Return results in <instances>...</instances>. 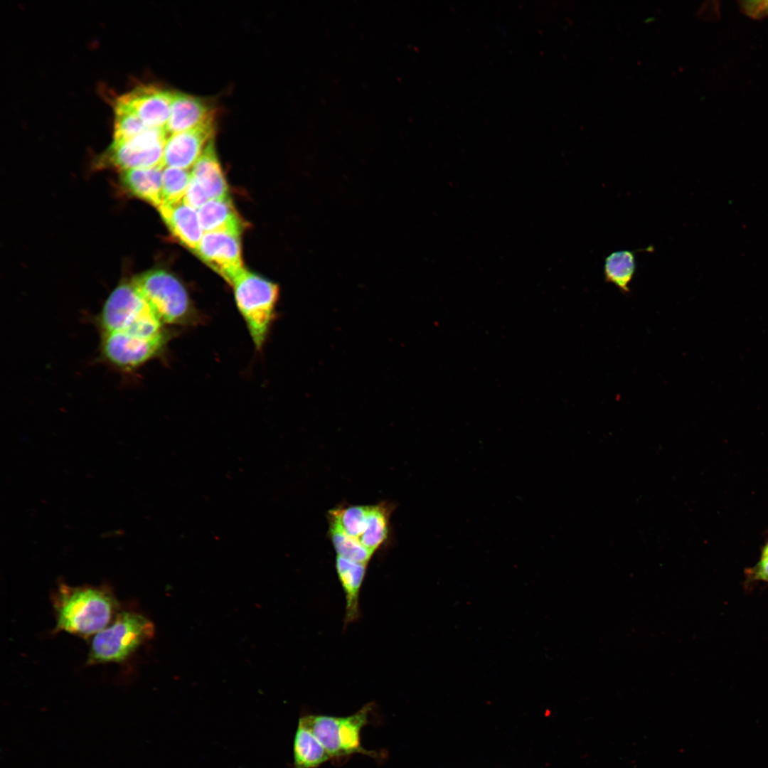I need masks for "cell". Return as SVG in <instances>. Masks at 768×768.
Returning a JSON list of instances; mask_svg holds the SVG:
<instances>
[{"instance_id": "6da1fadb", "label": "cell", "mask_w": 768, "mask_h": 768, "mask_svg": "<svg viewBox=\"0 0 768 768\" xmlns=\"http://www.w3.org/2000/svg\"><path fill=\"white\" fill-rule=\"evenodd\" d=\"M55 632L87 638L105 629L114 619L117 601L107 587H73L61 583L53 596Z\"/></svg>"}, {"instance_id": "7a4b0ae2", "label": "cell", "mask_w": 768, "mask_h": 768, "mask_svg": "<svg viewBox=\"0 0 768 768\" xmlns=\"http://www.w3.org/2000/svg\"><path fill=\"white\" fill-rule=\"evenodd\" d=\"M154 632V623L146 616L121 612L109 626L95 635L87 665L124 661L151 640Z\"/></svg>"}, {"instance_id": "3957f363", "label": "cell", "mask_w": 768, "mask_h": 768, "mask_svg": "<svg viewBox=\"0 0 768 768\" xmlns=\"http://www.w3.org/2000/svg\"><path fill=\"white\" fill-rule=\"evenodd\" d=\"M131 281L164 325L191 324L198 319L186 289L173 274L151 270Z\"/></svg>"}, {"instance_id": "277c9868", "label": "cell", "mask_w": 768, "mask_h": 768, "mask_svg": "<svg viewBox=\"0 0 768 768\" xmlns=\"http://www.w3.org/2000/svg\"><path fill=\"white\" fill-rule=\"evenodd\" d=\"M237 306L257 349L266 341L279 294L277 284L245 270L232 283Z\"/></svg>"}, {"instance_id": "5b68a950", "label": "cell", "mask_w": 768, "mask_h": 768, "mask_svg": "<svg viewBox=\"0 0 768 768\" xmlns=\"http://www.w3.org/2000/svg\"><path fill=\"white\" fill-rule=\"evenodd\" d=\"M372 709L370 703L355 713L336 717L326 715H308L299 718L317 737L331 758L356 753L376 757L374 751L366 750L361 743V732L368 722Z\"/></svg>"}, {"instance_id": "8992f818", "label": "cell", "mask_w": 768, "mask_h": 768, "mask_svg": "<svg viewBox=\"0 0 768 768\" xmlns=\"http://www.w3.org/2000/svg\"><path fill=\"white\" fill-rule=\"evenodd\" d=\"M167 136L165 128L149 127L130 139L113 141L107 153V161L121 171L164 166Z\"/></svg>"}, {"instance_id": "52a82bcc", "label": "cell", "mask_w": 768, "mask_h": 768, "mask_svg": "<svg viewBox=\"0 0 768 768\" xmlns=\"http://www.w3.org/2000/svg\"><path fill=\"white\" fill-rule=\"evenodd\" d=\"M168 340L169 335L144 337L124 331L101 332V354L110 364L129 371L157 356Z\"/></svg>"}, {"instance_id": "ba28073f", "label": "cell", "mask_w": 768, "mask_h": 768, "mask_svg": "<svg viewBox=\"0 0 768 768\" xmlns=\"http://www.w3.org/2000/svg\"><path fill=\"white\" fill-rule=\"evenodd\" d=\"M152 316L156 317L130 280L113 289L105 302L97 321L101 332L120 331Z\"/></svg>"}, {"instance_id": "9c48e42d", "label": "cell", "mask_w": 768, "mask_h": 768, "mask_svg": "<svg viewBox=\"0 0 768 768\" xmlns=\"http://www.w3.org/2000/svg\"><path fill=\"white\" fill-rule=\"evenodd\" d=\"M240 236L225 232L206 233L193 251L230 285L245 270Z\"/></svg>"}, {"instance_id": "30bf717a", "label": "cell", "mask_w": 768, "mask_h": 768, "mask_svg": "<svg viewBox=\"0 0 768 768\" xmlns=\"http://www.w3.org/2000/svg\"><path fill=\"white\" fill-rule=\"evenodd\" d=\"M215 132V117H212L197 127L169 135L164 150V166L183 169L193 166L214 138Z\"/></svg>"}, {"instance_id": "8fae6325", "label": "cell", "mask_w": 768, "mask_h": 768, "mask_svg": "<svg viewBox=\"0 0 768 768\" xmlns=\"http://www.w3.org/2000/svg\"><path fill=\"white\" fill-rule=\"evenodd\" d=\"M174 92L154 85H142L119 97L117 102L136 114L146 127L165 128Z\"/></svg>"}, {"instance_id": "7c38bea8", "label": "cell", "mask_w": 768, "mask_h": 768, "mask_svg": "<svg viewBox=\"0 0 768 768\" xmlns=\"http://www.w3.org/2000/svg\"><path fill=\"white\" fill-rule=\"evenodd\" d=\"M157 209L171 234L194 251L203 235L198 211L183 201L163 203Z\"/></svg>"}, {"instance_id": "4fadbf2b", "label": "cell", "mask_w": 768, "mask_h": 768, "mask_svg": "<svg viewBox=\"0 0 768 768\" xmlns=\"http://www.w3.org/2000/svg\"><path fill=\"white\" fill-rule=\"evenodd\" d=\"M214 115L213 109L203 99L174 92L165 129L168 135L179 133L203 124Z\"/></svg>"}, {"instance_id": "5bb4252c", "label": "cell", "mask_w": 768, "mask_h": 768, "mask_svg": "<svg viewBox=\"0 0 768 768\" xmlns=\"http://www.w3.org/2000/svg\"><path fill=\"white\" fill-rule=\"evenodd\" d=\"M191 176L209 200L229 198L227 181L216 154L214 138L208 142L192 166Z\"/></svg>"}, {"instance_id": "9a60e30c", "label": "cell", "mask_w": 768, "mask_h": 768, "mask_svg": "<svg viewBox=\"0 0 768 768\" xmlns=\"http://www.w3.org/2000/svg\"><path fill=\"white\" fill-rule=\"evenodd\" d=\"M198 213L203 231L225 232L240 235L246 225L230 198L209 200Z\"/></svg>"}, {"instance_id": "2e32d148", "label": "cell", "mask_w": 768, "mask_h": 768, "mask_svg": "<svg viewBox=\"0 0 768 768\" xmlns=\"http://www.w3.org/2000/svg\"><path fill=\"white\" fill-rule=\"evenodd\" d=\"M367 565L336 555V573L346 598L345 626L360 617L359 595Z\"/></svg>"}, {"instance_id": "e0dca14e", "label": "cell", "mask_w": 768, "mask_h": 768, "mask_svg": "<svg viewBox=\"0 0 768 768\" xmlns=\"http://www.w3.org/2000/svg\"><path fill=\"white\" fill-rule=\"evenodd\" d=\"M163 166L121 171L120 181L130 193L158 208L162 204Z\"/></svg>"}, {"instance_id": "ac0fdd59", "label": "cell", "mask_w": 768, "mask_h": 768, "mask_svg": "<svg viewBox=\"0 0 768 768\" xmlns=\"http://www.w3.org/2000/svg\"><path fill=\"white\" fill-rule=\"evenodd\" d=\"M294 768H316L331 759L311 730L299 720L293 745Z\"/></svg>"}, {"instance_id": "d6986e66", "label": "cell", "mask_w": 768, "mask_h": 768, "mask_svg": "<svg viewBox=\"0 0 768 768\" xmlns=\"http://www.w3.org/2000/svg\"><path fill=\"white\" fill-rule=\"evenodd\" d=\"M636 270L635 252L622 250L612 252L604 259V277L607 282L615 285L621 292H630L629 284Z\"/></svg>"}, {"instance_id": "ffe728a7", "label": "cell", "mask_w": 768, "mask_h": 768, "mask_svg": "<svg viewBox=\"0 0 768 768\" xmlns=\"http://www.w3.org/2000/svg\"><path fill=\"white\" fill-rule=\"evenodd\" d=\"M390 508L387 504L381 503L369 506L366 528L359 540L373 553L387 540L391 511Z\"/></svg>"}, {"instance_id": "44dd1931", "label": "cell", "mask_w": 768, "mask_h": 768, "mask_svg": "<svg viewBox=\"0 0 768 768\" xmlns=\"http://www.w3.org/2000/svg\"><path fill=\"white\" fill-rule=\"evenodd\" d=\"M370 506H338L329 512V525L359 539L367 526Z\"/></svg>"}, {"instance_id": "7402d4cb", "label": "cell", "mask_w": 768, "mask_h": 768, "mask_svg": "<svg viewBox=\"0 0 768 768\" xmlns=\"http://www.w3.org/2000/svg\"><path fill=\"white\" fill-rule=\"evenodd\" d=\"M329 534L338 556L368 564L373 553L368 550L359 539L332 526L329 527Z\"/></svg>"}, {"instance_id": "603a6c76", "label": "cell", "mask_w": 768, "mask_h": 768, "mask_svg": "<svg viewBox=\"0 0 768 768\" xmlns=\"http://www.w3.org/2000/svg\"><path fill=\"white\" fill-rule=\"evenodd\" d=\"M191 178V172L187 169L164 167L162 174V203L183 201Z\"/></svg>"}, {"instance_id": "cb8c5ba5", "label": "cell", "mask_w": 768, "mask_h": 768, "mask_svg": "<svg viewBox=\"0 0 768 768\" xmlns=\"http://www.w3.org/2000/svg\"><path fill=\"white\" fill-rule=\"evenodd\" d=\"M114 112V142L130 139L149 128L136 114L118 102H116Z\"/></svg>"}, {"instance_id": "d4e9b609", "label": "cell", "mask_w": 768, "mask_h": 768, "mask_svg": "<svg viewBox=\"0 0 768 768\" xmlns=\"http://www.w3.org/2000/svg\"><path fill=\"white\" fill-rule=\"evenodd\" d=\"M745 575L749 582L768 583V540L762 546L757 562L753 566L745 569Z\"/></svg>"}, {"instance_id": "484cf974", "label": "cell", "mask_w": 768, "mask_h": 768, "mask_svg": "<svg viewBox=\"0 0 768 768\" xmlns=\"http://www.w3.org/2000/svg\"><path fill=\"white\" fill-rule=\"evenodd\" d=\"M741 12L751 18L759 20L768 17V0L739 1Z\"/></svg>"}, {"instance_id": "4316f807", "label": "cell", "mask_w": 768, "mask_h": 768, "mask_svg": "<svg viewBox=\"0 0 768 768\" xmlns=\"http://www.w3.org/2000/svg\"><path fill=\"white\" fill-rule=\"evenodd\" d=\"M183 201L196 210L199 209L209 199L201 186L192 178Z\"/></svg>"}]
</instances>
